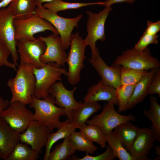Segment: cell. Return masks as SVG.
Here are the masks:
<instances>
[{
    "instance_id": "52a82bcc",
    "label": "cell",
    "mask_w": 160,
    "mask_h": 160,
    "mask_svg": "<svg viewBox=\"0 0 160 160\" xmlns=\"http://www.w3.org/2000/svg\"><path fill=\"white\" fill-rule=\"evenodd\" d=\"M13 23L17 41L21 39L34 40L36 38L34 37L35 34L47 30L52 31L54 35L59 34L57 30L50 23L36 13L25 19H14Z\"/></svg>"
},
{
    "instance_id": "f1b7e54d",
    "label": "cell",
    "mask_w": 160,
    "mask_h": 160,
    "mask_svg": "<svg viewBox=\"0 0 160 160\" xmlns=\"http://www.w3.org/2000/svg\"><path fill=\"white\" fill-rule=\"evenodd\" d=\"M39 154L33 150L29 145L19 142L15 146L7 160H36L39 157Z\"/></svg>"
},
{
    "instance_id": "ac0fdd59",
    "label": "cell",
    "mask_w": 160,
    "mask_h": 160,
    "mask_svg": "<svg viewBox=\"0 0 160 160\" xmlns=\"http://www.w3.org/2000/svg\"><path fill=\"white\" fill-rule=\"evenodd\" d=\"M84 102H98L106 101L118 105L116 96V89L100 80L97 83L92 85L87 89L83 98Z\"/></svg>"
},
{
    "instance_id": "d6a6232c",
    "label": "cell",
    "mask_w": 160,
    "mask_h": 160,
    "mask_svg": "<svg viewBox=\"0 0 160 160\" xmlns=\"http://www.w3.org/2000/svg\"><path fill=\"white\" fill-rule=\"evenodd\" d=\"M135 85L121 84L116 89V96L118 103V112L125 111Z\"/></svg>"
},
{
    "instance_id": "8fae6325",
    "label": "cell",
    "mask_w": 160,
    "mask_h": 160,
    "mask_svg": "<svg viewBox=\"0 0 160 160\" xmlns=\"http://www.w3.org/2000/svg\"><path fill=\"white\" fill-rule=\"evenodd\" d=\"M16 45L20 63L29 64L37 68L45 66L46 64L42 63L40 57L45 51L46 45L39 37L33 41L19 39L17 41Z\"/></svg>"
},
{
    "instance_id": "484cf974",
    "label": "cell",
    "mask_w": 160,
    "mask_h": 160,
    "mask_svg": "<svg viewBox=\"0 0 160 160\" xmlns=\"http://www.w3.org/2000/svg\"><path fill=\"white\" fill-rule=\"evenodd\" d=\"M76 151L69 136L54 148L49 153L48 160H67L74 155Z\"/></svg>"
},
{
    "instance_id": "277c9868",
    "label": "cell",
    "mask_w": 160,
    "mask_h": 160,
    "mask_svg": "<svg viewBox=\"0 0 160 160\" xmlns=\"http://www.w3.org/2000/svg\"><path fill=\"white\" fill-rule=\"evenodd\" d=\"M36 83L34 95L38 99H44L49 95L48 90L55 82L62 80L61 76H67V71L56 63L49 62L39 68L33 67Z\"/></svg>"
},
{
    "instance_id": "603a6c76",
    "label": "cell",
    "mask_w": 160,
    "mask_h": 160,
    "mask_svg": "<svg viewBox=\"0 0 160 160\" xmlns=\"http://www.w3.org/2000/svg\"><path fill=\"white\" fill-rule=\"evenodd\" d=\"M139 128L130 121L122 123L114 128L124 147L128 151L137 135Z\"/></svg>"
},
{
    "instance_id": "ab89813d",
    "label": "cell",
    "mask_w": 160,
    "mask_h": 160,
    "mask_svg": "<svg viewBox=\"0 0 160 160\" xmlns=\"http://www.w3.org/2000/svg\"><path fill=\"white\" fill-rule=\"evenodd\" d=\"M9 104V101L4 100L2 97H0V114L7 108Z\"/></svg>"
},
{
    "instance_id": "4fadbf2b",
    "label": "cell",
    "mask_w": 160,
    "mask_h": 160,
    "mask_svg": "<svg viewBox=\"0 0 160 160\" xmlns=\"http://www.w3.org/2000/svg\"><path fill=\"white\" fill-rule=\"evenodd\" d=\"M51 132L39 122L32 120L26 130L19 134L20 141L30 145L33 150L40 154L46 145Z\"/></svg>"
},
{
    "instance_id": "7bdbcfd3",
    "label": "cell",
    "mask_w": 160,
    "mask_h": 160,
    "mask_svg": "<svg viewBox=\"0 0 160 160\" xmlns=\"http://www.w3.org/2000/svg\"><path fill=\"white\" fill-rule=\"evenodd\" d=\"M156 154L160 156V146L159 145L155 147L154 148Z\"/></svg>"
},
{
    "instance_id": "5b68a950",
    "label": "cell",
    "mask_w": 160,
    "mask_h": 160,
    "mask_svg": "<svg viewBox=\"0 0 160 160\" xmlns=\"http://www.w3.org/2000/svg\"><path fill=\"white\" fill-rule=\"evenodd\" d=\"M112 9L111 6L106 7L98 13H93L90 11H86L88 15L87 24V35L84 40L87 46L89 45L91 48V59H95L99 53L98 49L96 47V42L98 40L103 41L105 40V23Z\"/></svg>"
},
{
    "instance_id": "8992f818",
    "label": "cell",
    "mask_w": 160,
    "mask_h": 160,
    "mask_svg": "<svg viewBox=\"0 0 160 160\" xmlns=\"http://www.w3.org/2000/svg\"><path fill=\"white\" fill-rule=\"evenodd\" d=\"M35 13L55 27L60 35L63 48L65 50L68 48L70 45V38L72 31L75 27H78L83 15L80 14L73 18L63 17L46 9L43 5L36 7Z\"/></svg>"
},
{
    "instance_id": "cb8c5ba5",
    "label": "cell",
    "mask_w": 160,
    "mask_h": 160,
    "mask_svg": "<svg viewBox=\"0 0 160 160\" xmlns=\"http://www.w3.org/2000/svg\"><path fill=\"white\" fill-rule=\"evenodd\" d=\"M77 128V127L74 124L70 122L67 119L56 132H51L45 146V153L43 160H48L52 147L56 142L60 139L70 136Z\"/></svg>"
},
{
    "instance_id": "f546056e",
    "label": "cell",
    "mask_w": 160,
    "mask_h": 160,
    "mask_svg": "<svg viewBox=\"0 0 160 160\" xmlns=\"http://www.w3.org/2000/svg\"><path fill=\"white\" fill-rule=\"evenodd\" d=\"M79 129L83 135L92 142L97 143L101 148L106 146L105 134L98 126L85 124Z\"/></svg>"
},
{
    "instance_id": "f35d334b",
    "label": "cell",
    "mask_w": 160,
    "mask_h": 160,
    "mask_svg": "<svg viewBox=\"0 0 160 160\" xmlns=\"http://www.w3.org/2000/svg\"><path fill=\"white\" fill-rule=\"evenodd\" d=\"M136 0H106L103 2L105 7H110L113 4L116 3L126 2L129 4H132Z\"/></svg>"
},
{
    "instance_id": "83f0119b",
    "label": "cell",
    "mask_w": 160,
    "mask_h": 160,
    "mask_svg": "<svg viewBox=\"0 0 160 160\" xmlns=\"http://www.w3.org/2000/svg\"><path fill=\"white\" fill-rule=\"evenodd\" d=\"M103 5V2L91 3H71L62 0H53L43 5L44 7L55 14L60 11L75 9L92 5Z\"/></svg>"
},
{
    "instance_id": "e0dca14e",
    "label": "cell",
    "mask_w": 160,
    "mask_h": 160,
    "mask_svg": "<svg viewBox=\"0 0 160 160\" xmlns=\"http://www.w3.org/2000/svg\"><path fill=\"white\" fill-rule=\"evenodd\" d=\"M88 60L103 81L116 89L121 85V66L113 63L111 66L108 65L101 57L99 52L95 59Z\"/></svg>"
},
{
    "instance_id": "1f68e13d",
    "label": "cell",
    "mask_w": 160,
    "mask_h": 160,
    "mask_svg": "<svg viewBox=\"0 0 160 160\" xmlns=\"http://www.w3.org/2000/svg\"><path fill=\"white\" fill-rule=\"evenodd\" d=\"M148 71L121 66L120 71L121 84H136Z\"/></svg>"
},
{
    "instance_id": "ffe728a7",
    "label": "cell",
    "mask_w": 160,
    "mask_h": 160,
    "mask_svg": "<svg viewBox=\"0 0 160 160\" xmlns=\"http://www.w3.org/2000/svg\"><path fill=\"white\" fill-rule=\"evenodd\" d=\"M159 68H153L148 71L135 84L132 96L125 109H131L141 103L148 95L149 86L155 73Z\"/></svg>"
},
{
    "instance_id": "4dcf8cb0",
    "label": "cell",
    "mask_w": 160,
    "mask_h": 160,
    "mask_svg": "<svg viewBox=\"0 0 160 160\" xmlns=\"http://www.w3.org/2000/svg\"><path fill=\"white\" fill-rule=\"evenodd\" d=\"M69 138L76 151L85 152L88 154H93L98 149L93 142L87 139L80 132L74 131Z\"/></svg>"
},
{
    "instance_id": "b9f144b4",
    "label": "cell",
    "mask_w": 160,
    "mask_h": 160,
    "mask_svg": "<svg viewBox=\"0 0 160 160\" xmlns=\"http://www.w3.org/2000/svg\"><path fill=\"white\" fill-rule=\"evenodd\" d=\"M53 0H34L36 7L42 5L44 3H48L52 1Z\"/></svg>"
},
{
    "instance_id": "3957f363",
    "label": "cell",
    "mask_w": 160,
    "mask_h": 160,
    "mask_svg": "<svg viewBox=\"0 0 160 160\" xmlns=\"http://www.w3.org/2000/svg\"><path fill=\"white\" fill-rule=\"evenodd\" d=\"M70 41L71 47L66 62L68 66L67 76L68 83L74 85L81 80L80 73L84 67L85 49L87 46L78 32L72 34Z\"/></svg>"
},
{
    "instance_id": "2e32d148",
    "label": "cell",
    "mask_w": 160,
    "mask_h": 160,
    "mask_svg": "<svg viewBox=\"0 0 160 160\" xmlns=\"http://www.w3.org/2000/svg\"><path fill=\"white\" fill-rule=\"evenodd\" d=\"M39 37L45 43L46 48L40 57L41 62L44 64L55 62L64 66L66 62L68 54L63 48L60 36L52 34L46 37Z\"/></svg>"
},
{
    "instance_id": "836d02e7",
    "label": "cell",
    "mask_w": 160,
    "mask_h": 160,
    "mask_svg": "<svg viewBox=\"0 0 160 160\" xmlns=\"http://www.w3.org/2000/svg\"><path fill=\"white\" fill-rule=\"evenodd\" d=\"M116 158L113 154L112 151L109 146L106 147L105 151L99 155L92 156L86 153V155L82 158L73 156L70 160H113Z\"/></svg>"
},
{
    "instance_id": "60d3db41",
    "label": "cell",
    "mask_w": 160,
    "mask_h": 160,
    "mask_svg": "<svg viewBox=\"0 0 160 160\" xmlns=\"http://www.w3.org/2000/svg\"><path fill=\"white\" fill-rule=\"evenodd\" d=\"M12 0H1L0 1V9L6 7Z\"/></svg>"
},
{
    "instance_id": "8d00e7d4",
    "label": "cell",
    "mask_w": 160,
    "mask_h": 160,
    "mask_svg": "<svg viewBox=\"0 0 160 160\" xmlns=\"http://www.w3.org/2000/svg\"><path fill=\"white\" fill-rule=\"evenodd\" d=\"M148 95L157 94L160 97V69L159 68L155 73L150 83Z\"/></svg>"
},
{
    "instance_id": "6da1fadb",
    "label": "cell",
    "mask_w": 160,
    "mask_h": 160,
    "mask_svg": "<svg viewBox=\"0 0 160 160\" xmlns=\"http://www.w3.org/2000/svg\"><path fill=\"white\" fill-rule=\"evenodd\" d=\"M16 71L15 76L7 82L12 95L9 103L19 101L25 105L29 104L34 95L36 83L33 66L20 63Z\"/></svg>"
},
{
    "instance_id": "d6986e66",
    "label": "cell",
    "mask_w": 160,
    "mask_h": 160,
    "mask_svg": "<svg viewBox=\"0 0 160 160\" xmlns=\"http://www.w3.org/2000/svg\"><path fill=\"white\" fill-rule=\"evenodd\" d=\"M19 134L0 117V159L7 160L15 146L20 142Z\"/></svg>"
},
{
    "instance_id": "7402d4cb",
    "label": "cell",
    "mask_w": 160,
    "mask_h": 160,
    "mask_svg": "<svg viewBox=\"0 0 160 160\" xmlns=\"http://www.w3.org/2000/svg\"><path fill=\"white\" fill-rule=\"evenodd\" d=\"M7 7L14 19L21 20L35 14L37 7L34 0H12Z\"/></svg>"
},
{
    "instance_id": "ba28073f",
    "label": "cell",
    "mask_w": 160,
    "mask_h": 160,
    "mask_svg": "<svg viewBox=\"0 0 160 160\" xmlns=\"http://www.w3.org/2000/svg\"><path fill=\"white\" fill-rule=\"evenodd\" d=\"M113 63L132 68L147 71L160 67L159 60L151 55L148 47L143 51L137 50L134 48L124 51L121 55L117 57Z\"/></svg>"
},
{
    "instance_id": "e575fe53",
    "label": "cell",
    "mask_w": 160,
    "mask_h": 160,
    "mask_svg": "<svg viewBox=\"0 0 160 160\" xmlns=\"http://www.w3.org/2000/svg\"><path fill=\"white\" fill-rule=\"evenodd\" d=\"M158 36L151 35L144 32L143 35L140 40L135 46L134 48L136 50L143 51L151 44H157L158 43Z\"/></svg>"
},
{
    "instance_id": "5bb4252c",
    "label": "cell",
    "mask_w": 160,
    "mask_h": 160,
    "mask_svg": "<svg viewBox=\"0 0 160 160\" xmlns=\"http://www.w3.org/2000/svg\"><path fill=\"white\" fill-rule=\"evenodd\" d=\"M77 87H74L71 90H68L63 84L62 80L53 83L49 89V94L54 98L55 104L59 107L64 108L66 116L69 122L73 110L80 107L82 103L77 102L74 97V93Z\"/></svg>"
},
{
    "instance_id": "d590c367",
    "label": "cell",
    "mask_w": 160,
    "mask_h": 160,
    "mask_svg": "<svg viewBox=\"0 0 160 160\" xmlns=\"http://www.w3.org/2000/svg\"><path fill=\"white\" fill-rule=\"evenodd\" d=\"M10 55V54L9 50L4 45L0 42V67L5 66L13 69L16 71L17 66L8 60Z\"/></svg>"
},
{
    "instance_id": "44dd1931",
    "label": "cell",
    "mask_w": 160,
    "mask_h": 160,
    "mask_svg": "<svg viewBox=\"0 0 160 160\" xmlns=\"http://www.w3.org/2000/svg\"><path fill=\"white\" fill-rule=\"evenodd\" d=\"M101 107L98 102H84L80 107L72 110L70 122L79 128L86 124L89 118Z\"/></svg>"
},
{
    "instance_id": "30bf717a",
    "label": "cell",
    "mask_w": 160,
    "mask_h": 160,
    "mask_svg": "<svg viewBox=\"0 0 160 160\" xmlns=\"http://www.w3.org/2000/svg\"><path fill=\"white\" fill-rule=\"evenodd\" d=\"M33 113L21 102L9 103L7 108L0 114L14 130L20 134L24 132L33 120Z\"/></svg>"
},
{
    "instance_id": "7c38bea8",
    "label": "cell",
    "mask_w": 160,
    "mask_h": 160,
    "mask_svg": "<svg viewBox=\"0 0 160 160\" xmlns=\"http://www.w3.org/2000/svg\"><path fill=\"white\" fill-rule=\"evenodd\" d=\"M14 19L7 7L0 9V42L9 50L13 63L17 66L19 57L17 49Z\"/></svg>"
},
{
    "instance_id": "74e56055",
    "label": "cell",
    "mask_w": 160,
    "mask_h": 160,
    "mask_svg": "<svg viewBox=\"0 0 160 160\" xmlns=\"http://www.w3.org/2000/svg\"><path fill=\"white\" fill-rule=\"evenodd\" d=\"M147 27L144 32L151 35H156L160 31V20L153 22L148 20Z\"/></svg>"
},
{
    "instance_id": "9c48e42d",
    "label": "cell",
    "mask_w": 160,
    "mask_h": 160,
    "mask_svg": "<svg viewBox=\"0 0 160 160\" xmlns=\"http://www.w3.org/2000/svg\"><path fill=\"white\" fill-rule=\"evenodd\" d=\"M112 103H106L101 113L87 120L86 123L99 127L105 134L110 132L119 124L128 121H134L135 117L132 114L124 115L116 111Z\"/></svg>"
},
{
    "instance_id": "4316f807",
    "label": "cell",
    "mask_w": 160,
    "mask_h": 160,
    "mask_svg": "<svg viewBox=\"0 0 160 160\" xmlns=\"http://www.w3.org/2000/svg\"><path fill=\"white\" fill-rule=\"evenodd\" d=\"M105 137L107 143L115 157L120 160H134L113 132L112 131L105 134Z\"/></svg>"
},
{
    "instance_id": "9a60e30c",
    "label": "cell",
    "mask_w": 160,
    "mask_h": 160,
    "mask_svg": "<svg viewBox=\"0 0 160 160\" xmlns=\"http://www.w3.org/2000/svg\"><path fill=\"white\" fill-rule=\"evenodd\" d=\"M156 140L151 127L139 128L128 152L134 160H150L148 157Z\"/></svg>"
},
{
    "instance_id": "ee69618b",
    "label": "cell",
    "mask_w": 160,
    "mask_h": 160,
    "mask_svg": "<svg viewBox=\"0 0 160 160\" xmlns=\"http://www.w3.org/2000/svg\"><path fill=\"white\" fill-rule=\"evenodd\" d=\"M1 0H0V1H1Z\"/></svg>"
},
{
    "instance_id": "7a4b0ae2",
    "label": "cell",
    "mask_w": 160,
    "mask_h": 160,
    "mask_svg": "<svg viewBox=\"0 0 160 160\" xmlns=\"http://www.w3.org/2000/svg\"><path fill=\"white\" fill-rule=\"evenodd\" d=\"M29 105L30 108L35 110L33 120L39 122L51 132L54 129H58L65 122L60 120L61 116H66L65 109L56 106L54 97L50 94L44 99H37L33 95Z\"/></svg>"
},
{
    "instance_id": "d4e9b609",
    "label": "cell",
    "mask_w": 160,
    "mask_h": 160,
    "mask_svg": "<svg viewBox=\"0 0 160 160\" xmlns=\"http://www.w3.org/2000/svg\"><path fill=\"white\" fill-rule=\"evenodd\" d=\"M150 106L148 110L143 112L144 115L152 122L153 129L156 140L160 141V105L157 98L151 95L150 98Z\"/></svg>"
}]
</instances>
